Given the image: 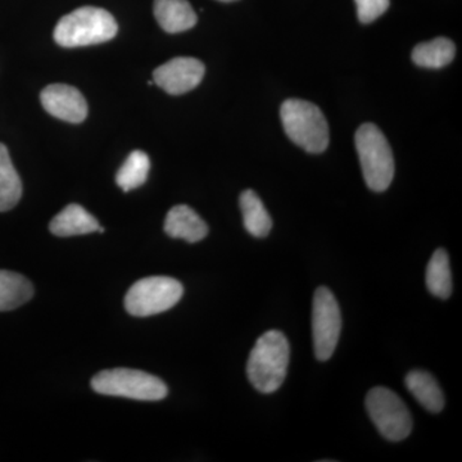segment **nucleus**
I'll list each match as a JSON object with an SVG mask.
<instances>
[{
  "mask_svg": "<svg viewBox=\"0 0 462 462\" xmlns=\"http://www.w3.org/2000/svg\"><path fill=\"white\" fill-rule=\"evenodd\" d=\"M41 99L48 114L66 123L80 124L87 118V100L74 87L66 84L48 85L42 91Z\"/></svg>",
  "mask_w": 462,
  "mask_h": 462,
  "instance_id": "9d476101",
  "label": "nucleus"
},
{
  "mask_svg": "<svg viewBox=\"0 0 462 462\" xmlns=\"http://www.w3.org/2000/svg\"><path fill=\"white\" fill-rule=\"evenodd\" d=\"M455 56L456 45L447 38L420 42L413 48L411 54L412 62L416 66L434 69L448 66L455 60Z\"/></svg>",
  "mask_w": 462,
  "mask_h": 462,
  "instance_id": "f3484780",
  "label": "nucleus"
},
{
  "mask_svg": "<svg viewBox=\"0 0 462 462\" xmlns=\"http://www.w3.org/2000/svg\"><path fill=\"white\" fill-rule=\"evenodd\" d=\"M99 223L80 205H69L51 221L50 230L53 236L60 238L85 236L98 231Z\"/></svg>",
  "mask_w": 462,
  "mask_h": 462,
  "instance_id": "ddd939ff",
  "label": "nucleus"
},
{
  "mask_svg": "<svg viewBox=\"0 0 462 462\" xmlns=\"http://www.w3.org/2000/svg\"><path fill=\"white\" fill-rule=\"evenodd\" d=\"M281 118L289 139L309 153L327 151L330 142L329 125L318 106L303 99H287Z\"/></svg>",
  "mask_w": 462,
  "mask_h": 462,
  "instance_id": "f03ea898",
  "label": "nucleus"
},
{
  "mask_svg": "<svg viewBox=\"0 0 462 462\" xmlns=\"http://www.w3.org/2000/svg\"><path fill=\"white\" fill-rule=\"evenodd\" d=\"M427 287L434 297L448 300L452 294V273L448 254L443 248L437 249L427 267Z\"/></svg>",
  "mask_w": 462,
  "mask_h": 462,
  "instance_id": "6ab92c4d",
  "label": "nucleus"
},
{
  "mask_svg": "<svg viewBox=\"0 0 462 462\" xmlns=\"http://www.w3.org/2000/svg\"><path fill=\"white\" fill-rule=\"evenodd\" d=\"M94 392L105 396L132 398L138 401H160L169 393L167 385L157 376L141 370H105L91 379Z\"/></svg>",
  "mask_w": 462,
  "mask_h": 462,
  "instance_id": "39448f33",
  "label": "nucleus"
},
{
  "mask_svg": "<svg viewBox=\"0 0 462 462\" xmlns=\"http://www.w3.org/2000/svg\"><path fill=\"white\" fill-rule=\"evenodd\" d=\"M206 67L202 60L178 57L158 67L153 72L154 83L171 96H181L196 89L203 80Z\"/></svg>",
  "mask_w": 462,
  "mask_h": 462,
  "instance_id": "1a4fd4ad",
  "label": "nucleus"
},
{
  "mask_svg": "<svg viewBox=\"0 0 462 462\" xmlns=\"http://www.w3.org/2000/svg\"><path fill=\"white\" fill-rule=\"evenodd\" d=\"M342 331V315L336 297L327 287L316 289L312 303V338L319 361L334 355Z\"/></svg>",
  "mask_w": 462,
  "mask_h": 462,
  "instance_id": "6e6552de",
  "label": "nucleus"
},
{
  "mask_svg": "<svg viewBox=\"0 0 462 462\" xmlns=\"http://www.w3.org/2000/svg\"><path fill=\"white\" fill-rule=\"evenodd\" d=\"M153 9L157 23L169 33L188 32L199 21L188 0H154Z\"/></svg>",
  "mask_w": 462,
  "mask_h": 462,
  "instance_id": "f8f14e48",
  "label": "nucleus"
},
{
  "mask_svg": "<svg viewBox=\"0 0 462 462\" xmlns=\"http://www.w3.org/2000/svg\"><path fill=\"white\" fill-rule=\"evenodd\" d=\"M365 182L373 191H385L393 181L394 158L384 134L376 125L364 124L355 135Z\"/></svg>",
  "mask_w": 462,
  "mask_h": 462,
  "instance_id": "20e7f679",
  "label": "nucleus"
},
{
  "mask_svg": "<svg viewBox=\"0 0 462 462\" xmlns=\"http://www.w3.org/2000/svg\"><path fill=\"white\" fill-rule=\"evenodd\" d=\"M149 169L151 161L148 154L143 151H134L118 170L116 182L124 191L136 189L147 181Z\"/></svg>",
  "mask_w": 462,
  "mask_h": 462,
  "instance_id": "aec40b11",
  "label": "nucleus"
},
{
  "mask_svg": "<svg viewBox=\"0 0 462 462\" xmlns=\"http://www.w3.org/2000/svg\"><path fill=\"white\" fill-rule=\"evenodd\" d=\"M239 205L245 230L254 238H266L273 229L272 216L264 208L263 200L257 196L256 191H243L240 194Z\"/></svg>",
  "mask_w": 462,
  "mask_h": 462,
  "instance_id": "2eb2a0df",
  "label": "nucleus"
},
{
  "mask_svg": "<svg viewBox=\"0 0 462 462\" xmlns=\"http://www.w3.org/2000/svg\"><path fill=\"white\" fill-rule=\"evenodd\" d=\"M404 384L425 410L433 413L442 411L445 407V394L430 373L413 370L407 374Z\"/></svg>",
  "mask_w": 462,
  "mask_h": 462,
  "instance_id": "4468645a",
  "label": "nucleus"
},
{
  "mask_svg": "<svg viewBox=\"0 0 462 462\" xmlns=\"http://www.w3.org/2000/svg\"><path fill=\"white\" fill-rule=\"evenodd\" d=\"M367 412L376 430L385 439L401 442L412 431V418L398 394L385 387H375L367 393Z\"/></svg>",
  "mask_w": 462,
  "mask_h": 462,
  "instance_id": "0eeeda50",
  "label": "nucleus"
},
{
  "mask_svg": "<svg viewBox=\"0 0 462 462\" xmlns=\"http://www.w3.org/2000/svg\"><path fill=\"white\" fill-rule=\"evenodd\" d=\"M181 282L169 276H149L136 282L125 297V309L136 318L162 314L181 300Z\"/></svg>",
  "mask_w": 462,
  "mask_h": 462,
  "instance_id": "423d86ee",
  "label": "nucleus"
},
{
  "mask_svg": "<svg viewBox=\"0 0 462 462\" xmlns=\"http://www.w3.org/2000/svg\"><path fill=\"white\" fill-rule=\"evenodd\" d=\"M291 346L287 337L278 330H270L257 339L249 355V382L263 394L273 393L282 387L287 376Z\"/></svg>",
  "mask_w": 462,
  "mask_h": 462,
  "instance_id": "f257e3e1",
  "label": "nucleus"
},
{
  "mask_svg": "<svg viewBox=\"0 0 462 462\" xmlns=\"http://www.w3.org/2000/svg\"><path fill=\"white\" fill-rule=\"evenodd\" d=\"M118 26L108 11L97 7H81L60 18L53 38L65 48L88 47L112 41Z\"/></svg>",
  "mask_w": 462,
  "mask_h": 462,
  "instance_id": "7ed1b4c3",
  "label": "nucleus"
},
{
  "mask_svg": "<svg viewBox=\"0 0 462 462\" xmlns=\"http://www.w3.org/2000/svg\"><path fill=\"white\" fill-rule=\"evenodd\" d=\"M361 23H372L388 11L391 0H355Z\"/></svg>",
  "mask_w": 462,
  "mask_h": 462,
  "instance_id": "412c9836",
  "label": "nucleus"
},
{
  "mask_svg": "<svg viewBox=\"0 0 462 462\" xmlns=\"http://www.w3.org/2000/svg\"><path fill=\"white\" fill-rule=\"evenodd\" d=\"M218 2L231 3V2H236V0H218Z\"/></svg>",
  "mask_w": 462,
  "mask_h": 462,
  "instance_id": "4be33fe9",
  "label": "nucleus"
},
{
  "mask_svg": "<svg viewBox=\"0 0 462 462\" xmlns=\"http://www.w3.org/2000/svg\"><path fill=\"white\" fill-rule=\"evenodd\" d=\"M165 233L170 238L197 243L208 236V226L189 206L179 205L172 207L166 216Z\"/></svg>",
  "mask_w": 462,
  "mask_h": 462,
  "instance_id": "9b49d317",
  "label": "nucleus"
},
{
  "mask_svg": "<svg viewBox=\"0 0 462 462\" xmlns=\"http://www.w3.org/2000/svg\"><path fill=\"white\" fill-rule=\"evenodd\" d=\"M23 197V182L9 152L5 144L0 143V212L9 211L16 207Z\"/></svg>",
  "mask_w": 462,
  "mask_h": 462,
  "instance_id": "a211bd4d",
  "label": "nucleus"
},
{
  "mask_svg": "<svg viewBox=\"0 0 462 462\" xmlns=\"http://www.w3.org/2000/svg\"><path fill=\"white\" fill-rule=\"evenodd\" d=\"M33 296L32 282L21 273L0 270V311L25 305Z\"/></svg>",
  "mask_w": 462,
  "mask_h": 462,
  "instance_id": "dca6fc26",
  "label": "nucleus"
}]
</instances>
